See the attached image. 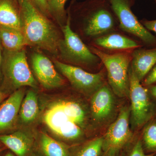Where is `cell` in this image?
<instances>
[{"label": "cell", "mask_w": 156, "mask_h": 156, "mask_svg": "<svg viewBox=\"0 0 156 156\" xmlns=\"http://www.w3.org/2000/svg\"><path fill=\"white\" fill-rule=\"evenodd\" d=\"M88 118L87 111L80 104L66 99L51 102L43 115L44 123L53 134L73 142L83 137Z\"/></svg>", "instance_id": "1"}, {"label": "cell", "mask_w": 156, "mask_h": 156, "mask_svg": "<svg viewBox=\"0 0 156 156\" xmlns=\"http://www.w3.org/2000/svg\"><path fill=\"white\" fill-rule=\"evenodd\" d=\"M22 31L27 45L58 56L62 39L58 28L37 8L32 0H25L20 7Z\"/></svg>", "instance_id": "2"}, {"label": "cell", "mask_w": 156, "mask_h": 156, "mask_svg": "<svg viewBox=\"0 0 156 156\" xmlns=\"http://www.w3.org/2000/svg\"><path fill=\"white\" fill-rule=\"evenodd\" d=\"M2 75L0 91L8 96L24 87L37 88L24 49L16 51L3 50Z\"/></svg>", "instance_id": "3"}, {"label": "cell", "mask_w": 156, "mask_h": 156, "mask_svg": "<svg viewBox=\"0 0 156 156\" xmlns=\"http://www.w3.org/2000/svg\"><path fill=\"white\" fill-rule=\"evenodd\" d=\"M90 50L105 66L110 87L115 95L120 98L129 96L128 72L131 56L127 53L108 54L95 48Z\"/></svg>", "instance_id": "4"}, {"label": "cell", "mask_w": 156, "mask_h": 156, "mask_svg": "<svg viewBox=\"0 0 156 156\" xmlns=\"http://www.w3.org/2000/svg\"><path fill=\"white\" fill-rule=\"evenodd\" d=\"M70 20V15L69 13L66 23L61 27L63 37L58 45V57L66 64L80 66L93 64L99 58L72 30Z\"/></svg>", "instance_id": "5"}, {"label": "cell", "mask_w": 156, "mask_h": 156, "mask_svg": "<svg viewBox=\"0 0 156 156\" xmlns=\"http://www.w3.org/2000/svg\"><path fill=\"white\" fill-rule=\"evenodd\" d=\"M129 97L131 100L130 124L134 130L139 129L149 122L155 113V108L149 95L148 91L140 83L129 69Z\"/></svg>", "instance_id": "6"}, {"label": "cell", "mask_w": 156, "mask_h": 156, "mask_svg": "<svg viewBox=\"0 0 156 156\" xmlns=\"http://www.w3.org/2000/svg\"><path fill=\"white\" fill-rule=\"evenodd\" d=\"M130 107H123L116 119L103 136L101 156H119L131 143L133 133L130 127Z\"/></svg>", "instance_id": "7"}, {"label": "cell", "mask_w": 156, "mask_h": 156, "mask_svg": "<svg viewBox=\"0 0 156 156\" xmlns=\"http://www.w3.org/2000/svg\"><path fill=\"white\" fill-rule=\"evenodd\" d=\"M86 11L84 31L95 37L110 31L115 25L114 13L107 0H92Z\"/></svg>", "instance_id": "8"}, {"label": "cell", "mask_w": 156, "mask_h": 156, "mask_svg": "<svg viewBox=\"0 0 156 156\" xmlns=\"http://www.w3.org/2000/svg\"><path fill=\"white\" fill-rule=\"evenodd\" d=\"M119 21L120 28L150 46L156 47V37L138 21L131 10L134 0H107Z\"/></svg>", "instance_id": "9"}, {"label": "cell", "mask_w": 156, "mask_h": 156, "mask_svg": "<svg viewBox=\"0 0 156 156\" xmlns=\"http://www.w3.org/2000/svg\"><path fill=\"white\" fill-rule=\"evenodd\" d=\"M53 62L55 67L68 80L72 87L83 94L92 95L104 85V76L102 73H91L80 68L56 59H53Z\"/></svg>", "instance_id": "10"}, {"label": "cell", "mask_w": 156, "mask_h": 156, "mask_svg": "<svg viewBox=\"0 0 156 156\" xmlns=\"http://www.w3.org/2000/svg\"><path fill=\"white\" fill-rule=\"evenodd\" d=\"M31 62L34 74L43 88L51 90L64 85V79L48 57L42 53L34 52L31 56Z\"/></svg>", "instance_id": "11"}, {"label": "cell", "mask_w": 156, "mask_h": 156, "mask_svg": "<svg viewBox=\"0 0 156 156\" xmlns=\"http://www.w3.org/2000/svg\"><path fill=\"white\" fill-rule=\"evenodd\" d=\"M114 94L110 87L104 85L92 95L90 103L91 117L97 125L103 124L112 114L115 106Z\"/></svg>", "instance_id": "12"}, {"label": "cell", "mask_w": 156, "mask_h": 156, "mask_svg": "<svg viewBox=\"0 0 156 156\" xmlns=\"http://www.w3.org/2000/svg\"><path fill=\"white\" fill-rule=\"evenodd\" d=\"M24 87L11 94L0 105V134L15 128L20 105L25 96Z\"/></svg>", "instance_id": "13"}, {"label": "cell", "mask_w": 156, "mask_h": 156, "mask_svg": "<svg viewBox=\"0 0 156 156\" xmlns=\"http://www.w3.org/2000/svg\"><path fill=\"white\" fill-rule=\"evenodd\" d=\"M0 142L16 156H27L32 149L34 138L31 133L22 129L0 135Z\"/></svg>", "instance_id": "14"}, {"label": "cell", "mask_w": 156, "mask_h": 156, "mask_svg": "<svg viewBox=\"0 0 156 156\" xmlns=\"http://www.w3.org/2000/svg\"><path fill=\"white\" fill-rule=\"evenodd\" d=\"M131 62V69L137 79L141 82L156 64V48L134 50Z\"/></svg>", "instance_id": "15"}, {"label": "cell", "mask_w": 156, "mask_h": 156, "mask_svg": "<svg viewBox=\"0 0 156 156\" xmlns=\"http://www.w3.org/2000/svg\"><path fill=\"white\" fill-rule=\"evenodd\" d=\"M17 4L16 0H0L1 26L22 30L20 9Z\"/></svg>", "instance_id": "16"}, {"label": "cell", "mask_w": 156, "mask_h": 156, "mask_svg": "<svg viewBox=\"0 0 156 156\" xmlns=\"http://www.w3.org/2000/svg\"><path fill=\"white\" fill-rule=\"evenodd\" d=\"M39 112L37 93L34 90H29L20 105L18 120L24 125H31L37 119Z\"/></svg>", "instance_id": "17"}, {"label": "cell", "mask_w": 156, "mask_h": 156, "mask_svg": "<svg viewBox=\"0 0 156 156\" xmlns=\"http://www.w3.org/2000/svg\"><path fill=\"white\" fill-rule=\"evenodd\" d=\"M0 45L3 50L16 51L27 44L22 30L0 26Z\"/></svg>", "instance_id": "18"}, {"label": "cell", "mask_w": 156, "mask_h": 156, "mask_svg": "<svg viewBox=\"0 0 156 156\" xmlns=\"http://www.w3.org/2000/svg\"><path fill=\"white\" fill-rule=\"evenodd\" d=\"M95 43L99 47L109 50H126L140 47L133 40L119 34L101 37L95 39Z\"/></svg>", "instance_id": "19"}, {"label": "cell", "mask_w": 156, "mask_h": 156, "mask_svg": "<svg viewBox=\"0 0 156 156\" xmlns=\"http://www.w3.org/2000/svg\"><path fill=\"white\" fill-rule=\"evenodd\" d=\"M40 146L45 156H69L67 147L44 132L40 134Z\"/></svg>", "instance_id": "20"}, {"label": "cell", "mask_w": 156, "mask_h": 156, "mask_svg": "<svg viewBox=\"0 0 156 156\" xmlns=\"http://www.w3.org/2000/svg\"><path fill=\"white\" fill-rule=\"evenodd\" d=\"M144 127L143 133V147L145 152L156 153V119L150 121Z\"/></svg>", "instance_id": "21"}, {"label": "cell", "mask_w": 156, "mask_h": 156, "mask_svg": "<svg viewBox=\"0 0 156 156\" xmlns=\"http://www.w3.org/2000/svg\"><path fill=\"white\" fill-rule=\"evenodd\" d=\"M102 143L103 136L91 140L78 148L73 156H100Z\"/></svg>", "instance_id": "22"}, {"label": "cell", "mask_w": 156, "mask_h": 156, "mask_svg": "<svg viewBox=\"0 0 156 156\" xmlns=\"http://www.w3.org/2000/svg\"><path fill=\"white\" fill-rule=\"evenodd\" d=\"M67 0H48L50 15L54 17L60 27L66 24L67 20L65 5Z\"/></svg>", "instance_id": "23"}, {"label": "cell", "mask_w": 156, "mask_h": 156, "mask_svg": "<svg viewBox=\"0 0 156 156\" xmlns=\"http://www.w3.org/2000/svg\"><path fill=\"white\" fill-rule=\"evenodd\" d=\"M156 154H146L143 147L142 140L139 139L132 146L128 156H154Z\"/></svg>", "instance_id": "24"}, {"label": "cell", "mask_w": 156, "mask_h": 156, "mask_svg": "<svg viewBox=\"0 0 156 156\" xmlns=\"http://www.w3.org/2000/svg\"><path fill=\"white\" fill-rule=\"evenodd\" d=\"M38 9L44 15L49 17L50 14L48 0H32Z\"/></svg>", "instance_id": "25"}, {"label": "cell", "mask_w": 156, "mask_h": 156, "mask_svg": "<svg viewBox=\"0 0 156 156\" xmlns=\"http://www.w3.org/2000/svg\"><path fill=\"white\" fill-rule=\"evenodd\" d=\"M156 83V64L143 80L144 86L149 87Z\"/></svg>", "instance_id": "26"}, {"label": "cell", "mask_w": 156, "mask_h": 156, "mask_svg": "<svg viewBox=\"0 0 156 156\" xmlns=\"http://www.w3.org/2000/svg\"><path fill=\"white\" fill-rule=\"evenodd\" d=\"M141 23L147 30L152 31L156 34V20H143Z\"/></svg>", "instance_id": "27"}, {"label": "cell", "mask_w": 156, "mask_h": 156, "mask_svg": "<svg viewBox=\"0 0 156 156\" xmlns=\"http://www.w3.org/2000/svg\"><path fill=\"white\" fill-rule=\"evenodd\" d=\"M150 88V93L156 100V85L151 86Z\"/></svg>", "instance_id": "28"}, {"label": "cell", "mask_w": 156, "mask_h": 156, "mask_svg": "<svg viewBox=\"0 0 156 156\" xmlns=\"http://www.w3.org/2000/svg\"><path fill=\"white\" fill-rule=\"evenodd\" d=\"M2 49L0 45V82H1L2 79Z\"/></svg>", "instance_id": "29"}, {"label": "cell", "mask_w": 156, "mask_h": 156, "mask_svg": "<svg viewBox=\"0 0 156 156\" xmlns=\"http://www.w3.org/2000/svg\"><path fill=\"white\" fill-rule=\"evenodd\" d=\"M8 96H9L0 91V105L3 102V101L5 100V98Z\"/></svg>", "instance_id": "30"}, {"label": "cell", "mask_w": 156, "mask_h": 156, "mask_svg": "<svg viewBox=\"0 0 156 156\" xmlns=\"http://www.w3.org/2000/svg\"><path fill=\"white\" fill-rule=\"evenodd\" d=\"M6 148H7V147L4 145H3V144L0 145V153L3 152V151H5Z\"/></svg>", "instance_id": "31"}, {"label": "cell", "mask_w": 156, "mask_h": 156, "mask_svg": "<svg viewBox=\"0 0 156 156\" xmlns=\"http://www.w3.org/2000/svg\"><path fill=\"white\" fill-rule=\"evenodd\" d=\"M24 1H25V0H17V2H18V4H19L20 7L22 5Z\"/></svg>", "instance_id": "32"}, {"label": "cell", "mask_w": 156, "mask_h": 156, "mask_svg": "<svg viewBox=\"0 0 156 156\" xmlns=\"http://www.w3.org/2000/svg\"><path fill=\"white\" fill-rule=\"evenodd\" d=\"M4 156H15L13 154L11 153V152H8V153L6 154Z\"/></svg>", "instance_id": "33"}, {"label": "cell", "mask_w": 156, "mask_h": 156, "mask_svg": "<svg viewBox=\"0 0 156 156\" xmlns=\"http://www.w3.org/2000/svg\"><path fill=\"white\" fill-rule=\"evenodd\" d=\"M35 156H41L40 155H36Z\"/></svg>", "instance_id": "34"}, {"label": "cell", "mask_w": 156, "mask_h": 156, "mask_svg": "<svg viewBox=\"0 0 156 156\" xmlns=\"http://www.w3.org/2000/svg\"><path fill=\"white\" fill-rule=\"evenodd\" d=\"M2 144L1 143V142H0V145H2Z\"/></svg>", "instance_id": "35"}, {"label": "cell", "mask_w": 156, "mask_h": 156, "mask_svg": "<svg viewBox=\"0 0 156 156\" xmlns=\"http://www.w3.org/2000/svg\"><path fill=\"white\" fill-rule=\"evenodd\" d=\"M154 156H156V154H155L154 155Z\"/></svg>", "instance_id": "36"}, {"label": "cell", "mask_w": 156, "mask_h": 156, "mask_svg": "<svg viewBox=\"0 0 156 156\" xmlns=\"http://www.w3.org/2000/svg\"></svg>", "instance_id": "37"}]
</instances>
